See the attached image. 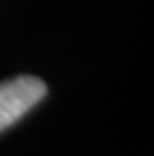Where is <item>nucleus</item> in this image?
<instances>
[{
  "instance_id": "f257e3e1",
  "label": "nucleus",
  "mask_w": 154,
  "mask_h": 156,
  "mask_svg": "<svg viewBox=\"0 0 154 156\" xmlns=\"http://www.w3.org/2000/svg\"><path fill=\"white\" fill-rule=\"evenodd\" d=\"M46 96V84L36 76H16L0 82V132L22 118Z\"/></svg>"
}]
</instances>
